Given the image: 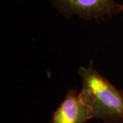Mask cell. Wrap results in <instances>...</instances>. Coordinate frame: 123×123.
<instances>
[{"label": "cell", "instance_id": "2", "mask_svg": "<svg viewBox=\"0 0 123 123\" xmlns=\"http://www.w3.org/2000/svg\"><path fill=\"white\" fill-rule=\"evenodd\" d=\"M54 8L64 17L102 20L123 12V4L115 0H51Z\"/></svg>", "mask_w": 123, "mask_h": 123}, {"label": "cell", "instance_id": "3", "mask_svg": "<svg viewBox=\"0 0 123 123\" xmlns=\"http://www.w3.org/2000/svg\"><path fill=\"white\" fill-rule=\"evenodd\" d=\"M92 118H94L92 109L80 92L70 89L60 105L53 112L49 123H86Z\"/></svg>", "mask_w": 123, "mask_h": 123}, {"label": "cell", "instance_id": "1", "mask_svg": "<svg viewBox=\"0 0 123 123\" xmlns=\"http://www.w3.org/2000/svg\"><path fill=\"white\" fill-rule=\"evenodd\" d=\"M78 73L82 84L80 93L92 109L94 118L104 123H123V90L100 74L92 62L81 66Z\"/></svg>", "mask_w": 123, "mask_h": 123}, {"label": "cell", "instance_id": "4", "mask_svg": "<svg viewBox=\"0 0 123 123\" xmlns=\"http://www.w3.org/2000/svg\"></svg>", "mask_w": 123, "mask_h": 123}]
</instances>
